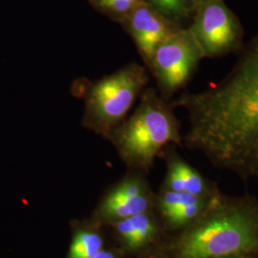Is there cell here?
<instances>
[{
  "instance_id": "obj_18",
  "label": "cell",
  "mask_w": 258,
  "mask_h": 258,
  "mask_svg": "<svg viewBox=\"0 0 258 258\" xmlns=\"http://www.w3.org/2000/svg\"><path fill=\"white\" fill-rule=\"evenodd\" d=\"M206 1H208V0H189V2L191 4V7L194 9V13L195 10L197 9L200 5H202L203 3H205Z\"/></svg>"
},
{
  "instance_id": "obj_13",
  "label": "cell",
  "mask_w": 258,
  "mask_h": 258,
  "mask_svg": "<svg viewBox=\"0 0 258 258\" xmlns=\"http://www.w3.org/2000/svg\"><path fill=\"white\" fill-rule=\"evenodd\" d=\"M146 2L166 19L179 24L194 14L189 0H146Z\"/></svg>"
},
{
  "instance_id": "obj_10",
  "label": "cell",
  "mask_w": 258,
  "mask_h": 258,
  "mask_svg": "<svg viewBox=\"0 0 258 258\" xmlns=\"http://www.w3.org/2000/svg\"><path fill=\"white\" fill-rule=\"evenodd\" d=\"M115 229L124 245L132 250L143 249L156 238V223L148 212L116 221Z\"/></svg>"
},
{
  "instance_id": "obj_8",
  "label": "cell",
  "mask_w": 258,
  "mask_h": 258,
  "mask_svg": "<svg viewBox=\"0 0 258 258\" xmlns=\"http://www.w3.org/2000/svg\"><path fill=\"white\" fill-rule=\"evenodd\" d=\"M151 203L152 197L145 180L141 176H130L106 195L101 212L104 217L118 221L148 212Z\"/></svg>"
},
{
  "instance_id": "obj_6",
  "label": "cell",
  "mask_w": 258,
  "mask_h": 258,
  "mask_svg": "<svg viewBox=\"0 0 258 258\" xmlns=\"http://www.w3.org/2000/svg\"><path fill=\"white\" fill-rule=\"evenodd\" d=\"M187 28L204 58H216L243 48V28L224 0H208L194 11Z\"/></svg>"
},
{
  "instance_id": "obj_7",
  "label": "cell",
  "mask_w": 258,
  "mask_h": 258,
  "mask_svg": "<svg viewBox=\"0 0 258 258\" xmlns=\"http://www.w3.org/2000/svg\"><path fill=\"white\" fill-rule=\"evenodd\" d=\"M121 24L135 43L147 68L157 47L183 28L166 19L147 2L133 10Z\"/></svg>"
},
{
  "instance_id": "obj_11",
  "label": "cell",
  "mask_w": 258,
  "mask_h": 258,
  "mask_svg": "<svg viewBox=\"0 0 258 258\" xmlns=\"http://www.w3.org/2000/svg\"><path fill=\"white\" fill-rule=\"evenodd\" d=\"M214 196L202 198L196 202L185 205L173 212L166 213L164 215L166 222L172 229L186 228L206 211Z\"/></svg>"
},
{
  "instance_id": "obj_5",
  "label": "cell",
  "mask_w": 258,
  "mask_h": 258,
  "mask_svg": "<svg viewBox=\"0 0 258 258\" xmlns=\"http://www.w3.org/2000/svg\"><path fill=\"white\" fill-rule=\"evenodd\" d=\"M201 50L187 28H182L157 47L148 70L166 101L188 83L200 60Z\"/></svg>"
},
{
  "instance_id": "obj_17",
  "label": "cell",
  "mask_w": 258,
  "mask_h": 258,
  "mask_svg": "<svg viewBox=\"0 0 258 258\" xmlns=\"http://www.w3.org/2000/svg\"><path fill=\"white\" fill-rule=\"evenodd\" d=\"M92 258H116V256L111 251L102 249Z\"/></svg>"
},
{
  "instance_id": "obj_3",
  "label": "cell",
  "mask_w": 258,
  "mask_h": 258,
  "mask_svg": "<svg viewBox=\"0 0 258 258\" xmlns=\"http://www.w3.org/2000/svg\"><path fill=\"white\" fill-rule=\"evenodd\" d=\"M173 107L154 88L147 87L134 113L107 138L130 167L148 171L169 144L181 146L183 137Z\"/></svg>"
},
{
  "instance_id": "obj_1",
  "label": "cell",
  "mask_w": 258,
  "mask_h": 258,
  "mask_svg": "<svg viewBox=\"0 0 258 258\" xmlns=\"http://www.w3.org/2000/svg\"><path fill=\"white\" fill-rule=\"evenodd\" d=\"M170 104L187 113L183 142L188 148L203 153L213 166L246 178L258 148V33L220 82L183 94Z\"/></svg>"
},
{
  "instance_id": "obj_12",
  "label": "cell",
  "mask_w": 258,
  "mask_h": 258,
  "mask_svg": "<svg viewBox=\"0 0 258 258\" xmlns=\"http://www.w3.org/2000/svg\"><path fill=\"white\" fill-rule=\"evenodd\" d=\"M103 247V239L96 231H80L72 241L69 258H92Z\"/></svg>"
},
{
  "instance_id": "obj_19",
  "label": "cell",
  "mask_w": 258,
  "mask_h": 258,
  "mask_svg": "<svg viewBox=\"0 0 258 258\" xmlns=\"http://www.w3.org/2000/svg\"><path fill=\"white\" fill-rule=\"evenodd\" d=\"M227 258H258V255H240V256H232Z\"/></svg>"
},
{
  "instance_id": "obj_15",
  "label": "cell",
  "mask_w": 258,
  "mask_h": 258,
  "mask_svg": "<svg viewBox=\"0 0 258 258\" xmlns=\"http://www.w3.org/2000/svg\"><path fill=\"white\" fill-rule=\"evenodd\" d=\"M202 198L203 196H197L184 191H173L164 189L159 198V207L163 215L168 212H173L185 205L194 203Z\"/></svg>"
},
{
  "instance_id": "obj_16",
  "label": "cell",
  "mask_w": 258,
  "mask_h": 258,
  "mask_svg": "<svg viewBox=\"0 0 258 258\" xmlns=\"http://www.w3.org/2000/svg\"><path fill=\"white\" fill-rule=\"evenodd\" d=\"M249 176H258V148L253 152L247 166L246 178Z\"/></svg>"
},
{
  "instance_id": "obj_4",
  "label": "cell",
  "mask_w": 258,
  "mask_h": 258,
  "mask_svg": "<svg viewBox=\"0 0 258 258\" xmlns=\"http://www.w3.org/2000/svg\"><path fill=\"white\" fill-rule=\"evenodd\" d=\"M148 81L146 65L131 62L93 83L85 96L83 126L107 138L125 120Z\"/></svg>"
},
{
  "instance_id": "obj_9",
  "label": "cell",
  "mask_w": 258,
  "mask_h": 258,
  "mask_svg": "<svg viewBox=\"0 0 258 258\" xmlns=\"http://www.w3.org/2000/svg\"><path fill=\"white\" fill-rule=\"evenodd\" d=\"M166 157L167 170L165 189L184 191L203 197H212L219 192L213 183L174 151H169Z\"/></svg>"
},
{
  "instance_id": "obj_14",
  "label": "cell",
  "mask_w": 258,
  "mask_h": 258,
  "mask_svg": "<svg viewBox=\"0 0 258 258\" xmlns=\"http://www.w3.org/2000/svg\"><path fill=\"white\" fill-rule=\"evenodd\" d=\"M93 5L112 19L123 21L129 14L146 0H91Z\"/></svg>"
},
{
  "instance_id": "obj_2",
  "label": "cell",
  "mask_w": 258,
  "mask_h": 258,
  "mask_svg": "<svg viewBox=\"0 0 258 258\" xmlns=\"http://www.w3.org/2000/svg\"><path fill=\"white\" fill-rule=\"evenodd\" d=\"M175 258L258 255V200L216 194L174 243Z\"/></svg>"
}]
</instances>
